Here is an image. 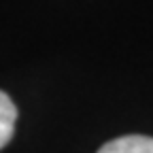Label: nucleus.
<instances>
[{"label": "nucleus", "instance_id": "nucleus-1", "mask_svg": "<svg viewBox=\"0 0 153 153\" xmlns=\"http://www.w3.org/2000/svg\"><path fill=\"white\" fill-rule=\"evenodd\" d=\"M98 153H153V138L130 134V136H121L106 143Z\"/></svg>", "mask_w": 153, "mask_h": 153}, {"label": "nucleus", "instance_id": "nucleus-2", "mask_svg": "<svg viewBox=\"0 0 153 153\" xmlns=\"http://www.w3.org/2000/svg\"><path fill=\"white\" fill-rule=\"evenodd\" d=\"M15 119H17V108L13 100L4 91H0V149L9 145L15 132Z\"/></svg>", "mask_w": 153, "mask_h": 153}]
</instances>
